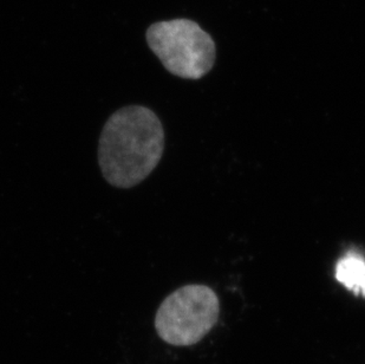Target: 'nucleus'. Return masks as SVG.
I'll return each mask as SVG.
<instances>
[{
    "mask_svg": "<svg viewBox=\"0 0 365 364\" xmlns=\"http://www.w3.org/2000/svg\"><path fill=\"white\" fill-rule=\"evenodd\" d=\"M219 313V298L210 286H182L161 303L156 313L155 329L165 343L188 347L200 342L213 329Z\"/></svg>",
    "mask_w": 365,
    "mask_h": 364,
    "instance_id": "nucleus-3",
    "label": "nucleus"
},
{
    "mask_svg": "<svg viewBox=\"0 0 365 364\" xmlns=\"http://www.w3.org/2000/svg\"><path fill=\"white\" fill-rule=\"evenodd\" d=\"M147 43L165 70L180 79H200L215 63L213 38L190 19H173L153 24Z\"/></svg>",
    "mask_w": 365,
    "mask_h": 364,
    "instance_id": "nucleus-2",
    "label": "nucleus"
},
{
    "mask_svg": "<svg viewBox=\"0 0 365 364\" xmlns=\"http://www.w3.org/2000/svg\"><path fill=\"white\" fill-rule=\"evenodd\" d=\"M336 278L356 295H365V261L357 255H348L337 265Z\"/></svg>",
    "mask_w": 365,
    "mask_h": 364,
    "instance_id": "nucleus-4",
    "label": "nucleus"
},
{
    "mask_svg": "<svg viewBox=\"0 0 365 364\" xmlns=\"http://www.w3.org/2000/svg\"><path fill=\"white\" fill-rule=\"evenodd\" d=\"M163 151L165 129L159 116L143 106H128L104 124L98 162L111 186L131 188L152 174Z\"/></svg>",
    "mask_w": 365,
    "mask_h": 364,
    "instance_id": "nucleus-1",
    "label": "nucleus"
}]
</instances>
